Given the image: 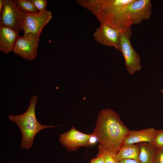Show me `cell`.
Wrapping results in <instances>:
<instances>
[{
	"label": "cell",
	"instance_id": "obj_1",
	"mask_svg": "<svg viewBox=\"0 0 163 163\" xmlns=\"http://www.w3.org/2000/svg\"><path fill=\"white\" fill-rule=\"evenodd\" d=\"M134 0H77L79 5L94 15L100 24H107L121 32L132 25L126 12Z\"/></svg>",
	"mask_w": 163,
	"mask_h": 163
},
{
	"label": "cell",
	"instance_id": "obj_2",
	"mask_svg": "<svg viewBox=\"0 0 163 163\" xmlns=\"http://www.w3.org/2000/svg\"><path fill=\"white\" fill-rule=\"evenodd\" d=\"M130 131L115 111L107 108L99 113L93 133L97 136L99 145L117 154Z\"/></svg>",
	"mask_w": 163,
	"mask_h": 163
},
{
	"label": "cell",
	"instance_id": "obj_3",
	"mask_svg": "<svg viewBox=\"0 0 163 163\" xmlns=\"http://www.w3.org/2000/svg\"><path fill=\"white\" fill-rule=\"evenodd\" d=\"M36 95L30 98L28 108L24 113L19 115H10L8 118L19 127L22 134L21 143L23 149H28L32 147L35 136L43 129L54 128L53 125H42L37 121L35 114V107L38 101Z\"/></svg>",
	"mask_w": 163,
	"mask_h": 163
},
{
	"label": "cell",
	"instance_id": "obj_4",
	"mask_svg": "<svg viewBox=\"0 0 163 163\" xmlns=\"http://www.w3.org/2000/svg\"><path fill=\"white\" fill-rule=\"evenodd\" d=\"M132 35L131 28L121 32L120 50L124 58L126 69L130 75L139 71L142 68L140 56L131 44Z\"/></svg>",
	"mask_w": 163,
	"mask_h": 163
},
{
	"label": "cell",
	"instance_id": "obj_5",
	"mask_svg": "<svg viewBox=\"0 0 163 163\" xmlns=\"http://www.w3.org/2000/svg\"><path fill=\"white\" fill-rule=\"evenodd\" d=\"M1 12L0 25L4 26L19 32L23 30L26 13L18 7L16 0H4Z\"/></svg>",
	"mask_w": 163,
	"mask_h": 163
},
{
	"label": "cell",
	"instance_id": "obj_6",
	"mask_svg": "<svg viewBox=\"0 0 163 163\" xmlns=\"http://www.w3.org/2000/svg\"><path fill=\"white\" fill-rule=\"evenodd\" d=\"M40 36L32 33L19 37L15 43L13 52L23 59L31 61L37 55Z\"/></svg>",
	"mask_w": 163,
	"mask_h": 163
},
{
	"label": "cell",
	"instance_id": "obj_7",
	"mask_svg": "<svg viewBox=\"0 0 163 163\" xmlns=\"http://www.w3.org/2000/svg\"><path fill=\"white\" fill-rule=\"evenodd\" d=\"M52 18L51 12L47 10L36 13H26L23 25L24 35L32 33L40 36L44 27Z\"/></svg>",
	"mask_w": 163,
	"mask_h": 163
},
{
	"label": "cell",
	"instance_id": "obj_8",
	"mask_svg": "<svg viewBox=\"0 0 163 163\" xmlns=\"http://www.w3.org/2000/svg\"><path fill=\"white\" fill-rule=\"evenodd\" d=\"M152 7L150 0H134L126 8L132 25L138 24L148 20L151 16Z\"/></svg>",
	"mask_w": 163,
	"mask_h": 163
},
{
	"label": "cell",
	"instance_id": "obj_9",
	"mask_svg": "<svg viewBox=\"0 0 163 163\" xmlns=\"http://www.w3.org/2000/svg\"><path fill=\"white\" fill-rule=\"evenodd\" d=\"M121 32L106 24H100L94 31L93 36L98 43L113 47L120 51Z\"/></svg>",
	"mask_w": 163,
	"mask_h": 163
},
{
	"label": "cell",
	"instance_id": "obj_10",
	"mask_svg": "<svg viewBox=\"0 0 163 163\" xmlns=\"http://www.w3.org/2000/svg\"><path fill=\"white\" fill-rule=\"evenodd\" d=\"M91 134L81 132L74 126L60 135L59 140L69 151H74L82 146H88V141Z\"/></svg>",
	"mask_w": 163,
	"mask_h": 163
},
{
	"label": "cell",
	"instance_id": "obj_11",
	"mask_svg": "<svg viewBox=\"0 0 163 163\" xmlns=\"http://www.w3.org/2000/svg\"><path fill=\"white\" fill-rule=\"evenodd\" d=\"M19 37V32L9 27L0 25V51L7 54L13 50Z\"/></svg>",
	"mask_w": 163,
	"mask_h": 163
},
{
	"label": "cell",
	"instance_id": "obj_12",
	"mask_svg": "<svg viewBox=\"0 0 163 163\" xmlns=\"http://www.w3.org/2000/svg\"><path fill=\"white\" fill-rule=\"evenodd\" d=\"M157 130L153 127L139 130H130L124 140L123 145L148 142L151 143L154 139Z\"/></svg>",
	"mask_w": 163,
	"mask_h": 163
},
{
	"label": "cell",
	"instance_id": "obj_13",
	"mask_svg": "<svg viewBox=\"0 0 163 163\" xmlns=\"http://www.w3.org/2000/svg\"><path fill=\"white\" fill-rule=\"evenodd\" d=\"M140 147L138 144L123 145L116 154L118 161L126 159L139 160Z\"/></svg>",
	"mask_w": 163,
	"mask_h": 163
},
{
	"label": "cell",
	"instance_id": "obj_14",
	"mask_svg": "<svg viewBox=\"0 0 163 163\" xmlns=\"http://www.w3.org/2000/svg\"><path fill=\"white\" fill-rule=\"evenodd\" d=\"M138 144L140 147L139 160L140 163H153L157 149L151 143L148 142Z\"/></svg>",
	"mask_w": 163,
	"mask_h": 163
},
{
	"label": "cell",
	"instance_id": "obj_15",
	"mask_svg": "<svg viewBox=\"0 0 163 163\" xmlns=\"http://www.w3.org/2000/svg\"><path fill=\"white\" fill-rule=\"evenodd\" d=\"M97 154L101 155L104 158L105 163H119L116 157V154L111 152L99 145Z\"/></svg>",
	"mask_w": 163,
	"mask_h": 163
},
{
	"label": "cell",
	"instance_id": "obj_16",
	"mask_svg": "<svg viewBox=\"0 0 163 163\" xmlns=\"http://www.w3.org/2000/svg\"><path fill=\"white\" fill-rule=\"evenodd\" d=\"M16 1L19 8L26 13H34L38 12L37 9L30 0H16Z\"/></svg>",
	"mask_w": 163,
	"mask_h": 163
},
{
	"label": "cell",
	"instance_id": "obj_17",
	"mask_svg": "<svg viewBox=\"0 0 163 163\" xmlns=\"http://www.w3.org/2000/svg\"><path fill=\"white\" fill-rule=\"evenodd\" d=\"M157 149H163V129L158 130L152 143Z\"/></svg>",
	"mask_w": 163,
	"mask_h": 163
},
{
	"label": "cell",
	"instance_id": "obj_18",
	"mask_svg": "<svg viewBox=\"0 0 163 163\" xmlns=\"http://www.w3.org/2000/svg\"><path fill=\"white\" fill-rule=\"evenodd\" d=\"M39 11H44L46 10L47 0H30Z\"/></svg>",
	"mask_w": 163,
	"mask_h": 163
},
{
	"label": "cell",
	"instance_id": "obj_19",
	"mask_svg": "<svg viewBox=\"0 0 163 163\" xmlns=\"http://www.w3.org/2000/svg\"><path fill=\"white\" fill-rule=\"evenodd\" d=\"M153 163H163V149H157Z\"/></svg>",
	"mask_w": 163,
	"mask_h": 163
},
{
	"label": "cell",
	"instance_id": "obj_20",
	"mask_svg": "<svg viewBox=\"0 0 163 163\" xmlns=\"http://www.w3.org/2000/svg\"><path fill=\"white\" fill-rule=\"evenodd\" d=\"M92 163H105V160L102 156L97 154V156L91 161Z\"/></svg>",
	"mask_w": 163,
	"mask_h": 163
},
{
	"label": "cell",
	"instance_id": "obj_21",
	"mask_svg": "<svg viewBox=\"0 0 163 163\" xmlns=\"http://www.w3.org/2000/svg\"><path fill=\"white\" fill-rule=\"evenodd\" d=\"M98 142V139L97 136L93 133L91 134L88 141V145H95Z\"/></svg>",
	"mask_w": 163,
	"mask_h": 163
},
{
	"label": "cell",
	"instance_id": "obj_22",
	"mask_svg": "<svg viewBox=\"0 0 163 163\" xmlns=\"http://www.w3.org/2000/svg\"><path fill=\"white\" fill-rule=\"evenodd\" d=\"M119 163H140L139 161L133 159H126L119 161Z\"/></svg>",
	"mask_w": 163,
	"mask_h": 163
},
{
	"label": "cell",
	"instance_id": "obj_23",
	"mask_svg": "<svg viewBox=\"0 0 163 163\" xmlns=\"http://www.w3.org/2000/svg\"><path fill=\"white\" fill-rule=\"evenodd\" d=\"M4 0H0V13L1 12L4 5Z\"/></svg>",
	"mask_w": 163,
	"mask_h": 163
},
{
	"label": "cell",
	"instance_id": "obj_24",
	"mask_svg": "<svg viewBox=\"0 0 163 163\" xmlns=\"http://www.w3.org/2000/svg\"><path fill=\"white\" fill-rule=\"evenodd\" d=\"M160 91L161 93L163 95V89H160Z\"/></svg>",
	"mask_w": 163,
	"mask_h": 163
},
{
	"label": "cell",
	"instance_id": "obj_25",
	"mask_svg": "<svg viewBox=\"0 0 163 163\" xmlns=\"http://www.w3.org/2000/svg\"><path fill=\"white\" fill-rule=\"evenodd\" d=\"M162 104L163 105V98Z\"/></svg>",
	"mask_w": 163,
	"mask_h": 163
},
{
	"label": "cell",
	"instance_id": "obj_26",
	"mask_svg": "<svg viewBox=\"0 0 163 163\" xmlns=\"http://www.w3.org/2000/svg\"><path fill=\"white\" fill-rule=\"evenodd\" d=\"M92 163L90 162V163Z\"/></svg>",
	"mask_w": 163,
	"mask_h": 163
}]
</instances>
